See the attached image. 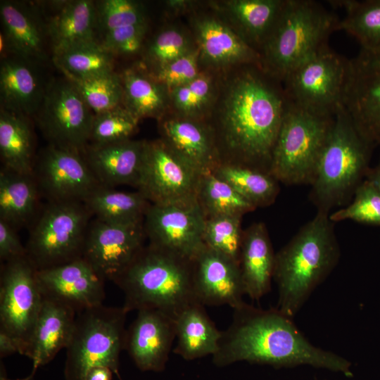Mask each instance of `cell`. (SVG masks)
Returning a JSON list of instances; mask_svg holds the SVG:
<instances>
[{
	"label": "cell",
	"mask_w": 380,
	"mask_h": 380,
	"mask_svg": "<svg viewBox=\"0 0 380 380\" xmlns=\"http://www.w3.org/2000/svg\"><path fill=\"white\" fill-rule=\"evenodd\" d=\"M289 106L281 82L260 65L240 67L226 85L219 108L220 135L234 159L230 163L270 172Z\"/></svg>",
	"instance_id": "6da1fadb"
},
{
	"label": "cell",
	"mask_w": 380,
	"mask_h": 380,
	"mask_svg": "<svg viewBox=\"0 0 380 380\" xmlns=\"http://www.w3.org/2000/svg\"><path fill=\"white\" fill-rule=\"evenodd\" d=\"M233 310L232 321L222 331L213 355L216 366L241 361L274 367L305 365L353 376L348 360L312 345L293 318L277 308L264 310L244 303Z\"/></svg>",
	"instance_id": "7a4b0ae2"
},
{
	"label": "cell",
	"mask_w": 380,
	"mask_h": 380,
	"mask_svg": "<svg viewBox=\"0 0 380 380\" xmlns=\"http://www.w3.org/2000/svg\"><path fill=\"white\" fill-rule=\"evenodd\" d=\"M340 254L329 214L317 211L275 254L273 279L279 295L276 308L293 318L336 266Z\"/></svg>",
	"instance_id": "3957f363"
},
{
	"label": "cell",
	"mask_w": 380,
	"mask_h": 380,
	"mask_svg": "<svg viewBox=\"0 0 380 380\" xmlns=\"http://www.w3.org/2000/svg\"><path fill=\"white\" fill-rule=\"evenodd\" d=\"M339 18L320 3L285 0L279 18L259 53L260 67L282 82L296 68L327 44Z\"/></svg>",
	"instance_id": "277c9868"
},
{
	"label": "cell",
	"mask_w": 380,
	"mask_h": 380,
	"mask_svg": "<svg viewBox=\"0 0 380 380\" xmlns=\"http://www.w3.org/2000/svg\"><path fill=\"white\" fill-rule=\"evenodd\" d=\"M114 283L124 293L122 307L127 312L153 308L175 317L197 301L191 261L150 245L144 248Z\"/></svg>",
	"instance_id": "5b68a950"
},
{
	"label": "cell",
	"mask_w": 380,
	"mask_h": 380,
	"mask_svg": "<svg viewBox=\"0 0 380 380\" xmlns=\"http://www.w3.org/2000/svg\"><path fill=\"white\" fill-rule=\"evenodd\" d=\"M369 143L341 105L322 151L310 198L317 211H329L354 194L365 170Z\"/></svg>",
	"instance_id": "8992f818"
},
{
	"label": "cell",
	"mask_w": 380,
	"mask_h": 380,
	"mask_svg": "<svg viewBox=\"0 0 380 380\" xmlns=\"http://www.w3.org/2000/svg\"><path fill=\"white\" fill-rule=\"evenodd\" d=\"M127 312L103 304L77 313L65 348V380H86L96 367H107L119 375L120 355L125 349Z\"/></svg>",
	"instance_id": "52a82bcc"
},
{
	"label": "cell",
	"mask_w": 380,
	"mask_h": 380,
	"mask_svg": "<svg viewBox=\"0 0 380 380\" xmlns=\"http://www.w3.org/2000/svg\"><path fill=\"white\" fill-rule=\"evenodd\" d=\"M334 115L316 114L289 103L273 149L270 173L285 184H312Z\"/></svg>",
	"instance_id": "ba28073f"
},
{
	"label": "cell",
	"mask_w": 380,
	"mask_h": 380,
	"mask_svg": "<svg viewBox=\"0 0 380 380\" xmlns=\"http://www.w3.org/2000/svg\"><path fill=\"white\" fill-rule=\"evenodd\" d=\"M91 215L83 202H49L25 246L27 256L36 269L81 258Z\"/></svg>",
	"instance_id": "9c48e42d"
},
{
	"label": "cell",
	"mask_w": 380,
	"mask_h": 380,
	"mask_svg": "<svg viewBox=\"0 0 380 380\" xmlns=\"http://www.w3.org/2000/svg\"><path fill=\"white\" fill-rule=\"evenodd\" d=\"M347 63L328 44L324 46L281 82L289 103L316 114L334 115L341 105Z\"/></svg>",
	"instance_id": "30bf717a"
},
{
	"label": "cell",
	"mask_w": 380,
	"mask_h": 380,
	"mask_svg": "<svg viewBox=\"0 0 380 380\" xmlns=\"http://www.w3.org/2000/svg\"><path fill=\"white\" fill-rule=\"evenodd\" d=\"M94 113L65 76L51 80L36 113V122L49 144L84 152Z\"/></svg>",
	"instance_id": "8fae6325"
},
{
	"label": "cell",
	"mask_w": 380,
	"mask_h": 380,
	"mask_svg": "<svg viewBox=\"0 0 380 380\" xmlns=\"http://www.w3.org/2000/svg\"><path fill=\"white\" fill-rule=\"evenodd\" d=\"M201 176L161 139L146 141L135 186L151 204L193 203L197 202Z\"/></svg>",
	"instance_id": "7c38bea8"
},
{
	"label": "cell",
	"mask_w": 380,
	"mask_h": 380,
	"mask_svg": "<svg viewBox=\"0 0 380 380\" xmlns=\"http://www.w3.org/2000/svg\"><path fill=\"white\" fill-rule=\"evenodd\" d=\"M37 269L27 256L3 262L0 276V330L18 342L23 355L44 296Z\"/></svg>",
	"instance_id": "4fadbf2b"
},
{
	"label": "cell",
	"mask_w": 380,
	"mask_h": 380,
	"mask_svg": "<svg viewBox=\"0 0 380 380\" xmlns=\"http://www.w3.org/2000/svg\"><path fill=\"white\" fill-rule=\"evenodd\" d=\"M32 175L49 202H84L101 186L82 153L49 144L35 157Z\"/></svg>",
	"instance_id": "5bb4252c"
},
{
	"label": "cell",
	"mask_w": 380,
	"mask_h": 380,
	"mask_svg": "<svg viewBox=\"0 0 380 380\" xmlns=\"http://www.w3.org/2000/svg\"><path fill=\"white\" fill-rule=\"evenodd\" d=\"M144 221L114 224L96 219L89 223L82 258L104 280L115 281L144 249Z\"/></svg>",
	"instance_id": "9a60e30c"
},
{
	"label": "cell",
	"mask_w": 380,
	"mask_h": 380,
	"mask_svg": "<svg viewBox=\"0 0 380 380\" xmlns=\"http://www.w3.org/2000/svg\"><path fill=\"white\" fill-rule=\"evenodd\" d=\"M205 216L198 202L156 205L144 216V230L149 245L191 261L205 246Z\"/></svg>",
	"instance_id": "2e32d148"
},
{
	"label": "cell",
	"mask_w": 380,
	"mask_h": 380,
	"mask_svg": "<svg viewBox=\"0 0 380 380\" xmlns=\"http://www.w3.org/2000/svg\"><path fill=\"white\" fill-rule=\"evenodd\" d=\"M341 105L369 143H380V52L360 48L348 59Z\"/></svg>",
	"instance_id": "e0dca14e"
},
{
	"label": "cell",
	"mask_w": 380,
	"mask_h": 380,
	"mask_svg": "<svg viewBox=\"0 0 380 380\" xmlns=\"http://www.w3.org/2000/svg\"><path fill=\"white\" fill-rule=\"evenodd\" d=\"M44 298L67 305L77 313L103 304L105 280L82 258L37 270Z\"/></svg>",
	"instance_id": "ac0fdd59"
},
{
	"label": "cell",
	"mask_w": 380,
	"mask_h": 380,
	"mask_svg": "<svg viewBox=\"0 0 380 380\" xmlns=\"http://www.w3.org/2000/svg\"><path fill=\"white\" fill-rule=\"evenodd\" d=\"M196 300L205 305H229L234 309L245 302L239 263L205 246L191 260Z\"/></svg>",
	"instance_id": "d6986e66"
},
{
	"label": "cell",
	"mask_w": 380,
	"mask_h": 380,
	"mask_svg": "<svg viewBox=\"0 0 380 380\" xmlns=\"http://www.w3.org/2000/svg\"><path fill=\"white\" fill-rule=\"evenodd\" d=\"M0 16L5 56L13 54L41 64L48 60L51 44L47 19L39 8L25 1L3 0Z\"/></svg>",
	"instance_id": "ffe728a7"
},
{
	"label": "cell",
	"mask_w": 380,
	"mask_h": 380,
	"mask_svg": "<svg viewBox=\"0 0 380 380\" xmlns=\"http://www.w3.org/2000/svg\"><path fill=\"white\" fill-rule=\"evenodd\" d=\"M175 341V317L145 308L137 311L127 330L125 349L141 371L162 372Z\"/></svg>",
	"instance_id": "44dd1931"
},
{
	"label": "cell",
	"mask_w": 380,
	"mask_h": 380,
	"mask_svg": "<svg viewBox=\"0 0 380 380\" xmlns=\"http://www.w3.org/2000/svg\"><path fill=\"white\" fill-rule=\"evenodd\" d=\"M42 65L13 54L1 58V108L28 118L35 115L51 81H46Z\"/></svg>",
	"instance_id": "7402d4cb"
},
{
	"label": "cell",
	"mask_w": 380,
	"mask_h": 380,
	"mask_svg": "<svg viewBox=\"0 0 380 380\" xmlns=\"http://www.w3.org/2000/svg\"><path fill=\"white\" fill-rule=\"evenodd\" d=\"M192 27L199 58L215 68L260 66L259 53L226 23L212 15L195 18Z\"/></svg>",
	"instance_id": "603a6c76"
},
{
	"label": "cell",
	"mask_w": 380,
	"mask_h": 380,
	"mask_svg": "<svg viewBox=\"0 0 380 380\" xmlns=\"http://www.w3.org/2000/svg\"><path fill=\"white\" fill-rule=\"evenodd\" d=\"M159 120L161 139L200 174L213 172L222 163L213 133L201 120L179 115Z\"/></svg>",
	"instance_id": "cb8c5ba5"
},
{
	"label": "cell",
	"mask_w": 380,
	"mask_h": 380,
	"mask_svg": "<svg viewBox=\"0 0 380 380\" xmlns=\"http://www.w3.org/2000/svg\"><path fill=\"white\" fill-rule=\"evenodd\" d=\"M77 312L61 302L44 298L43 304L26 344L23 355L33 362L32 379L37 369L50 362L71 338Z\"/></svg>",
	"instance_id": "d4e9b609"
},
{
	"label": "cell",
	"mask_w": 380,
	"mask_h": 380,
	"mask_svg": "<svg viewBox=\"0 0 380 380\" xmlns=\"http://www.w3.org/2000/svg\"><path fill=\"white\" fill-rule=\"evenodd\" d=\"M146 141L127 139L103 145H87L83 156L100 184L113 188L136 186Z\"/></svg>",
	"instance_id": "484cf974"
},
{
	"label": "cell",
	"mask_w": 380,
	"mask_h": 380,
	"mask_svg": "<svg viewBox=\"0 0 380 380\" xmlns=\"http://www.w3.org/2000/svg\"><path fill=\"white\" fill-rule=\"evenodd\" d=\"M275 254L265 224L255 223L243 232L239 265L245 295L259 300L271 288Z\"/></svg>",
	"instance_id": "4316f807"
},
{
	"label": "cell",
	"mask_w": 380,
	"mask_h": 380,
	"mask_svg": "<svg viewBox=\"0 0 380 380\" xmlns=\"http://www.w3.org/2000/svg\"><path fill=\"white\" fill-rule=\"evenodd\" d=\"M47 19L52 55L96 39L95 2L89 0L59 1Z\"/></svg>",
	"instance_id": "83f0119b"
},
{
	"label": "cell",
	"mask_w": 380,
	"mask_h": 380,
	"mask_svg": "<svg viewBox=\"0 0 380 380\" xmlns=\"http://www.w3.org/2000/svg\"><path fill=\"white\" fill-rule=\"evenodd\" d=\"M284 2L285 0H230L219 3L217 8L230 20L234 30L259 53Z\"/></svg>",
	"instance_id": "f1b7e54d"
},
{
	"label": "cell",
	"mask_w": 380,
	"mask_h": 380,
	"mask_svg": "<svg viewBox=\"0 0 380 380\" xmlns=\"http://www.w3.org/2000/svg\"><path fill=\"white\" fill-rule=\"evenodd\" d=\"M176 345L173 352L193 360L217 351L222 331L206 312L204 305L195 301L175 317Z\"/></svg>",
	"instance_id": "f546056e"
},
{
	"label": "cell",
	"mask_w": 380,
	"mask_h": 380,
	"mask_svg": "<svg viewBox=\"0 0 380 380\" xmlns=\"http://www.w3.org/2000/svg\"><path fill=\"white\" fill-rule=\"evenodd\" d=\"M122 86V106L137 120L165 115L170 106L169 89L142 65L120 74Z\"/></svg>",
	"instance_id": "4dcf8cb0"
},
{
	"label": "cell",
	"mask_w": 380,
	"mask_h": 380,
	"mask_svg": "<svg viewBox=\"0 0 380 380\" xmlns=\"http://www.w3.org/2000/svg\"><path fill=\"white\" fill-rule=\"evenodd\" d=\"M40 192L32 174L5 167L0 172V220L15 229L30 222L35 214Z\"/></svg>",
	"instance_id": "1f68e13d"
},
{
	"label": "cell",
	"mask_w": 380,
	"mask_h": 380,
	"mask_svg": "<svg viewBox=\"0 0 380 380\" xmlns=\"http://www.w3.org/2000/svg\"><path fill=\"white\" fill-rule=\"evenodd\" d=\"M29 118L1 108L0 155L4 167L32 174L35 157Z\"/></svg>",
	"instance_id": "d6a6232c"
},
{
	"label": "cell",
	"mask_w": 380,
	"mask_h": 380,
	"mask_svg": "<svg viewBox=\"0 0 380 380\" xmlns=\"http://www.w3.org/2000/svg\"><path fill=\"white\" fill-rule=\"evenodd\" d=\"M96 219L125 224L143 220L151 203L139 191L126 192L103 186L83 202Z\"/></svg>",
	"instance_id": "836d02e7"
},
{
	"label": "cell",
	"mask_w": 380,
	"mask_h": 380,
	"mask_svg": "<svg viewBox=\"0 0 380 380\" xmlns=\"http://www.w3.org/2000/svg\"><path fill=\"white\" fill-rule=\"evenodd\" d=\"M212 172L255 208L272 204L279 192V182L270 172L260 169L222 162Z\"/></svg>",
	"instance_id": "e575fe53"
},
{
	"label": "cell",
	"mask_w": 380,
	"mask_h": 380,
	"mask_svg": "<svg viewBox=\"0 0 380 380\" xmlns=\"http://www.w3.org/2000/svg\"><path fill=\"white\" fill-rule=\"evenodd\" d=\"M331 4L345 11L337 30L355 37L361 49L380 52V0L332 1Z\"/></svg>",
	"instance_id": "d590c367"
},
{
	"label": "cell",
	"mask_w": 380,
	"mask_h": 380,
	"mask_svg": "<svg viewBox=\"0 0 380 380\" xmlns=\"http://www.w3.org/2000/svg\"><path fill=\"white\" fill-rule=\"evenodd\" d=\"M114 56L98 41L82 44L53 56V62L65 77L88 78L113 70Z\"/></svg>",
	"instance_id": "8d00e7d4"
},
{
	"label": "cell",
	"mask_w": 380,
	"mask_h": 380,
	"mask_svg": "<svg viewBox=\"0 0 380 380\" xmlns=\"http://www.w3.org/2000/svg\"><path fill=\"white\" fill-rule=\"evenodd\" d=\"M197 202L205 218L223 215L242 216L255 209L230 185L212 172L201 176Z\"/></svg>",
	"instance_id": "74e56055"
},
{
	"label": "cell",
	"mask_w": 380,
	"mask_h": 380,
	"mask_svg": "<svg viewBox=\"0 0 380 380\" xmlns=\"http://www.w3.org/2000/svg\"><path fill=\"white\" fill-rule=\"evenodd\" d=\"M65 77L75 85L94 114L122 105V82L115 71L88 78Z\"/></svg>",
	"instance_id": "f35d334b"
},
{
	"label": "cell",
	"mask_w": 380,
	"mask_h": 380,
	"mask_svg": "<svg viewBox=\"0 0 380 380\" xmlns=\"http://www.w3.org/2000/svg\"><path fill=\"white\" fill-rule=\"evenodd\" d=\"M177 115L201 120L212 104L215 87L211 77L201 73L193 80L169 89Z\"/></svg>",
	"instance_id": "ab89813d"
},
{
	"label": "cell",
	"mask_w": 380,
	"mask_h": 380,
	"mask_svg": "<svg viewBox=\"0 0 380 380\" xmlns=\"http://www.w3.org/2000/svg\"><path fill=\"white\" fill-rule=\"evenodd\" d=\"M188 34L177 27L160 30L148 44L144 66L153 72L195 49Z\"/></svg>",
	"instance_id": "60d3db41"
},
{
	"label": "cell",
	"mask_w": 380,
	"mask_h": 380,
	"mask_svg": "<svg viewBox=\"0 0 380 380\" xmlns=\"http://www.w3.org/2000/svg\"><path fill=\"white\" fill-rule=\"evenodd\" d=\"M240 215L205 218L203 241L206 246L239 263L243 231Z\"/></svg>",
	"instance_id": "b9f144b4"
},
{
	"label": "cell",
	"mask_w": 380,
	"mask_h": 380,
	"mask_svg": "<svg viewBox=\"0 0 380 380\" xmlns=\"http://www.w3.org/2000/svg\"><path fill=\"white\" fill-rule=\"evenodd\" d=\"M139 120L122 105L94 114L88 145H103L129 139Z\"/></svg>",
	"instance_id": "7bdbcfd3"
},
{
	"label": "cell",
	"mask_w": 380,
	"mask_h": 380,
	"mask_svg": "<svg viewBox=\"0 0 380 380\" xmlns=\"http://www.w3.org/2000/svg\"><path fill=\"white\" fill-rule=\"evenodd\" d=\"M96 30L103 34L112 30L146 23L142 4L131 0H102L95 2Z\"/></svg>",
	"instance_id": "ee69618b"
},
{
	"label": "cell",
	"mask_w": 380,
	"mask_h": 380,
	"mask_svg": "<svg viewBox=\"0 0 380 380\" xmlns=\"http://www.w3.org/2000/svg\"><path fill=\"white\" fill-rule=\"evenodd\" d=\"M352 203L329 214L331 222L351 220L358 222L380 224V192L367 179L355 191Z\"/></svg>",
	"instance_id": "f6af8a7d"
},
{
	"label": "cell",
	"mask_w": 380,
	"mask_h": 380,
	"mask_svg": "<svg viewBox=\"0 0 380 380\" xmlns=\"http://www.w3.org/2000/svg\"><path fill=\"white\" fill-rule=\"evenodd\" d=\"M147 23L116 28L103 34L101 45L114 56H132L143 47Z\"/></svg>",
	"instance_id": "bcb514c9"
},
{
	"label": "cell",
	"mask_w": 380,
	"mask_h": 380,
	"mask_svg": "<svg viewBox=\"0 0 380 380\" xmlns=\"http://www.w3.org/2000/svg\"><path fill=\"white\" fill-rule=\"evenodd\" d=\"M199 61V52L196 47L159 69L149 72L158 82L170 89L197 77L201 74L198 69Z\"/></svg>",
	"instance_id": "7dc6e473"
},
{
	"label": "cell",
	"mask_w": 380,
	"mask_h": 380,
	"mask_svg": "<svg viewBox=\"0 0 380 380\" xmlns=\"http://www.w3.org/2000/svg\"><path fill=\"white\" fill-rule=\"evenodd\" d=\"M27 256L26 248L22 244L16 229L0 220V259L3 262Z\"/></svg>",
	"instance_id": "c3c4849f"
},
{
	"label": "cell",
	"mask_w": 380,
	"mask_h": 380,
	"mask_svg": "<svg viewBox=\"0 0 380 380\" xmlns=\"http://www.w3.org/2000/svg\"><path fill=\"white\" fill-rule=\"evenodd\" d=\"M20 347L13 336L4 331L0 330V357L1 358L12 355L15 353H20Z\"/></svg>",
	"instance_id": "681fc988"
},
{
	"label": "cell",
	"mask_w": 380,
	"mask_h": 380,
	"mask_svg": "<svg viewBox=\"0 0 380 380\" xmlns=\"http://www.w3.org/2000/svg\"><path fill=\"white\" fill-rule=\"evenodd\" d=\"M196 4L193 1L170 0L166 1V8L172 13H179L189 11Z\"/></svg>",
	"instance_id": "f907efd6"
},
{
	"label": "cell",
	"mask_w": 380,
	"mask_h": 380,
	"mask_svg": "<svg viewBox=\"0 0 380 380\" xmlns=\"http://www.w3.org/2000/svg\"><path fill=\"white\" fill-rule=\"evenodd\" d=\"M113 373L107 367H96L89 372L86 380H112Z\"/></svg>",
	"instance_id": "816d5d0a"
},
{
	"label": "cell",
	"mask_w": 380,
	"mask_h": 380,
	"mask_svg": "<svg viewBox=\"0 0 380 380\" xmlns=\"http://www.w3.org/2000/svg\"><path fill=\"white\" fill-rule=\"evenodd\" d=\"M368 180L379 190L380 192V165L370 175Z\"/></svg>",
	"instance_id": "f5cc1de1"
}]
</instances>
